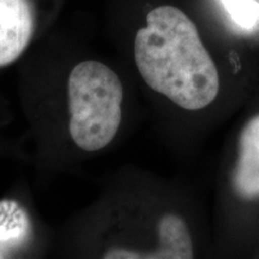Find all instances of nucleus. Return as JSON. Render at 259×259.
<instances>
[{
  "instance_id": "obj_1",
  "label": "nucleus",
  "mask_w": 259,
  "mask_h": 259,
  "mask_svg": "<svg viewBox=\"0 0 259 259\" xmlns=\"http://www.w3.org/2000/svg\"><path fill=\"white\" fill-rule=\"evenodd\" d=\"M135 61L144 82L186 111L218 97L220 76L198 29L180 9L157 6L135 38Z\"/></svg>"
},
{
  "instance_id": "obj_2",
  "label": "nucleus",
  "mask_w": 259,
  "mask_h": 259,
  "mask_svg": "<svg viewBox=\"0 0 259 259\" xmlns=\"http://www.w3.org/2000/svg\"><path fill=\"white\" fill-rule=\"evenodd\" d=\"M70 135L77 147L97 151L114 139L122 118L124 89L114 71L88 60L73 67L67 83Z\"/></svg>"
},
{
  "instance_id": "obj_3",
  "label": "nucleus",
  "mask_w": 259,
  "mask_h": 259,
  "mask_svg": "<svg viewBox=\"0 0 259 259\" xmlns=\"http://www.w3.org/2000/svg\"><path fill=\"white\" fill-rule=\"evenodd\" d=\"M35 27L30 0H0V67L11 65L23 54Z\"/></svg>"
},
{
  "instance_id": "obj_4",
  "label": "nucleus",
  "mask_w": 259,
  "mask_h": 259,
  "mask_svg": "<svg viewBox=\"0 0 259 259\" xmlns=\"http://www.w3.org/2000/svg\"><path fill=\"white\" fill-rule=\"evenodd\" d=\"M233 185L241 198H259V114L246 122L239 136Z\"/></svg>"
},
{
  "instance_id": "obj_5",
  "label": "nucleus",
  "mask_w": 259,
  "mask_h": 259,
  "mask_svg": "<svg viewBox=\"0 0 259 259\" xmlns=\"http://www.w3.org/2000/svg\"><path fill=\"white\" fill-rule=\"evenodd\" d=\"M158 246L144 258L190 259L193 258V244L186 222L180 216L167 213L157 226Z\"/></svg>"
},
{
  "instance_id": "obj_6",
  "label": "nucleus",
  "mask_w": 259,
  "mask_h": 259,
  "mask_svg": "<svg viewBox=\"0 0 259 259\" xmlns=\"http://www.w3.org/2000/svg\"><path fill=\"white\" fill-rule=\"evenodd\" d=\"M32 232L29 213L17 200H0V258L22 247Z\"/></svg>"
},
{
  "instance_id": "obj_7",
  "label": "nucleus",
  "mask_w": 259,
  "mask_h": 259,
  "mask_svg": "<svg viewBox=\"0 0 259 259\" xmlns=\"http://www.w3.org/2000/svg\"><path fill=\"white\" fill-rule=\"evenodd\" d=\"M223 8L236 25L251 30L259 22V4L257 0H221Z\"/></svg>"
}]
</instances>
